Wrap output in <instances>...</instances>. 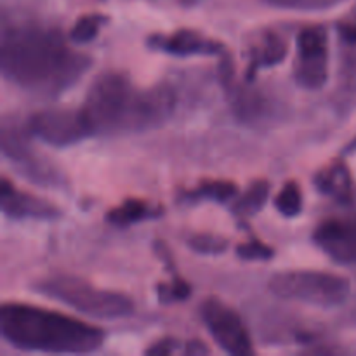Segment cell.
Returning a JSON list of instances; mask_svg holds the SVG:
<instances>
[{
    "mask_svg": "<svg viewBox=\"0 0 356 356\" xmlns=\"http://www.w3.org/2000/svg\"><path fill=\"white\" fill-rule=\"evenodd\" d=\"M209 346L200 339H190L188 343H184L183 346V353L188 356H198V355H207L209 353Z\"/></svg>",
    "mask_w": 356,
    "mask_h": 356,
    "instance_id": "cell-26",
    "label": "cell"
},
{
    "mask_svg": "<svg viewBox=\"0 0 356 356\" xmlns=\"http://www.w3.org/2000/svg\"><path fill=\"white\" fill-rule=\"evenodd\" d=\"M0 336L21 351L83 355L97 351L106 332L89 322L23 302L0 306Z\"/></svg>",
    "mask_w": 356,
    "mask_h": 356,
    "instance_id": "cell-3",
    "label": "cell"
},
{
    "mask_svg": "<svg viewBox=\"0 0 356 356\" xmlns=\"http://www.w3.org/2000/svg\"><path fill=\"white\" fill-rule=\"evenodd\" d=\"M149 49L177 58L190 56H225V45L216 38L205 37L204 33L190 28H181L172 33L149 35L146 40Z\"/></svg>",
    "mask_w": 356,
    "mask_h": 356,
    "instance_id": "cell-11",
    "label": "cell"
},
{
    "mask_svg": "<svg viewBox=\"0 0 356 356\" xmlns=\"http://www.w3.org/2000/svg\"><path fill=\"white\" fill-rule=\"evenodd\" d=\"M108 21L110 19H108V16H104V14H83V16H80L79 19L73 23V26L70 28V40L75 45H83L96 40L97 35L101 33V30L108 24Z\"/></svg>",
    "mask_w": 356,
    "mask_h": 356,
    "instance_id": "cell-19",
    "label": "cell"
},
{
    "mask_svg": "<svg viewBox=\"0 0 356 356\" xmlns=\"http://www.w3.org/2000/svg\"><path fill=\"white\" fill-rule=\"evenodd\" d=\"M268 291L275 298L332 309L346 302L351 285L346 277L330 271L287 270L271 275L268 280Z\"/></svg>",
    "mask_w": 356,
    "mask_h": 356,
    "instance_id": "cell-5",
    "label": "cell"
},
{
    "mask_svg": "<svg viewBox=\"0 0 356 356\" xmlns=\"http://www.w3.org/2000/svg\"><path fill=\"white\" fill-rule=\"evenodd\" d=\"M31 132L26 125L17 122L3 120L0 131V148L2 155L16 167L17 172L37 186L44 188H65L66 177L54 163L44 155H38L31 145Z\"/></svg>",
    "mask_w": 356,
    "mask_h": 356,
    "instance_id": "cell-6",
    "label": "cell"
},
{
    "mask_svg": "<svg viewBox=\"0 0 356 356\" xmlns=\"http://www.w3.org/2000/svg\"><path fill=\"white\" fill-rule=\"evenodd\" d=\"M26 125L33 138L54 148H68L96 136L82 108H47L35 111Z\"/></svg>",
    "mask_w": 356,
    "mask_h": 356,
    "instance_id": "cell-7",
    "label": "cell"
},
{
    "mask_svg": "<svg viewBox=\"0 0 356 356\" xmlns=\"http://www.w3.org/2000/svg\"><path fill=\"white\" fill-rule=\"evenodd\" d=\"M339 35L343 40H346L348 44H356V24L353 23H341L337 26Z\"/></svg>",
    "mask_w": 356,
    "mask_h": 356,
    "instance_id": "cell-27",
    "label": "cell"
},
{
    "mask_svg": "<svg viewBox=\"0 0 356 356\" xmlns=\"http://www.w3.org/2000/svg\"><path fill=\"white\" fill-rule=\"evenodd\" d=\"M177 106L170 83L138 89L127 75L101 73L87 89L82 110L94 134L145 132L165 124Z\"/></svg>",
    "mask_w": 356,
    "mask_h": 356,
    "instance_id": "cell-2",
    "label": "cell"
},
{
    "mask_svg": "<svg viewBox=\"0 0 356 356\" xmlns=\"http://www.w3.org/2000/svg\"><path fill=\"white\" fill-rule=\"evenodd\" d=\"M289 54V44L278 31L266 30L261 40L250 51V63L247 70V82L256 76V73L263 68H273L280 65Z\"/></svg>",
    "mask_w": 356,
    "mask_h": 356,
    "instance_id": "cell-15",
    "label": "cell"
},
{
    "mask_svg": "<svg viewBox=\"0 0 356 356\" xmlns=\"http://www.w3.org/2000/svg\"><path fill=\"white\" fill-rule=\"evenodd\" d=\"M235 252L243 261H270L275 256L273 247L257 238H250L247 242L238 243Z\"/></svg>",
    "mask_w": 356,
    "mask_h": 356,
    "instance_id": "cell-23",
    "label": "cell"
},
{
    "mask_svg": "<svg viewBox=\"0 0 356 356\" xmlns=\"http://www.w3.org/2000/svg\"><path fill=\"white\" fill-rule=\"evenodd\" d=\"M313 240L336 263L356 264V216L320 222Z\"/></svg>",
    "mask_w": 356,
    "mask_h": 356,
    "instance_id": "cell-12",
    "label": "cell"
},
{
    "mask_svg": "<svg viewBox=\"0 0 356 356\" xmlns=\"http://www.w3.org/2000/svg\"><path fill=\"white\" fill-rule=\"evenodd\" d=\"M219 80L225 87L226 96H228L229 108L236 120L245 122V124H256L261 122L270 111V104L261 90L254 89L249 83H238L235 80V66L232 58L225 56L219 66Z\"/></svg>",
    "mask_w": 356,
    "mask_h": 356,
    "instance_id": "cell-10",
    "label": "cell"
},
{
    "mask_svg": "<svg viewBox=\"0 0 356 356\" xmlns=\"http://www.w3.org/2000/svg\"><path fill=\"white\" fill-rule=\"evenodd\" d=\"M275 209L284 218H298L305 209V197L298 181H287L275 198Z\"/></svg>",
    "mask_w": 356,
    "mask_h": 356,
    "instance_id": "cell-20",
    "label": "cell"
},
{
    "mask_svg": "<svg viewBox=\"0 0 356 356\" xmlns=\"http://www.w3.org/2000/svg\"><path fill=\"white\" fill-rule=\"evenodd\" d=\"M35 292L70 306L80 315L97 320H118L134 313V301L124 292L106 291L75 275L54 273L31 285Z\"/></svg>",
    "mask_w": 356,
    "mask_h": 356,
    "instance_id": "cell-4",
    "label": "cell"
},
{
    "mask_svg": "<svg viewBox=\"0 0 356 356\" xmlns=\"http://www.w3.org/2000/svg\"><path fill=\"white\" fill-rule=\"evenodd\" d=\"M162 214L163 209L160 205H152L149 202L139 200V198H129V200L122 202L118 207L108 211L104 219L108 225L115 226V228H129L138 222L160 218Z\"/></svg>",
    "mask_w": 356,
    "mask_h": 356,
    "instance_id": "cell-16",
    "label": "cell"
},
{
    "mask_svg": "<svg viewBox=\"0 0 356 356\" xmlns=\"http://www.w3.org/2000/svg\"><path fill=\"white\" fill-rule=\"evenodd\" d=\"M298 58L294 80L301 89L320 90L329 82V31L323 24H308L296 37Z\"/></svg>",
    "mask_w": 356,
    "mask_h": 356,
    "instance_id": "cell-8",
    "label": "cell"
},
{
    "mask_svg": "<svg viewBox=\"0 0 356 356\" xmlns=\"http://www.w3.org/2000/svg\"><path fill=\"white\" fill-rule=\"evenodd\" d=\"M270 190L271 184L266 179L252 181L243 193L236 195L232 204V212L236 218H254L266 205L268 198H270Z\"/></svg>",
    "mask_w": 356,
    "mask_h": 356,
    "instance_id": "cell-17",
    "label": "cell"
},
{
    "mask_svg": "<svg viewBox=\"0 0 356 356\" xmlns=\"http://www.w3.org/2000/svg\"><path fill=\"white\" fill-rule=\"evenodd\" d=\"M193 294L191 285L184 280L183 277L174 275L172 280L167 284L156 285V298L162 305H174V302H183L186 301L190 296Z\"/></svg>",
    "mask_w": 356,
    "mask_h": 356,
    "instance_id": "cell-22",
    "label": "cell"
},
{
    "mask_svg": "<svg viewBox=\"0 0 356 356\" xmlns=\"http://www.w3.org/2000/svg\"><path fill=\"white\" fill-rule=\"evenodd\" d=\"M355 152H356V138H353L350 143H348L343 153H344V155H351V153H355Z\"/></svg>",
    "mask_w": 356,
    "mask_h": 356,
    "instance_id": "cell-28",
    "label": "cell"
},
{
    "mask_svg": "<svg viewBox=\"0 0 356 356\" xmlns=\"http://www.w3.org/2000/svg\"><path fill=\"white\" fill-rule=\"evenodd\" d=\"M186 247L200 256H221L229 249V240L216 233H193L186 238Z\"/></svg>",
    "mask_w": 356,
    "mask_h": 356,
    "instance_id": "cell-21",
    "label": "cell"
},
{
    "mask_svg": "<svg viewBox=\"0 0 356 356\" xmlns=\"http://www.w3.org/2000/svg\"><path fill=\"white\" fill-rule=\"evenodd\" d=\"M268 3L277 7H285V9H299V10H312V9H325V7L336 6L343 0H266Z\"/></svg>",
    "mask_w": 356,
    "mask_h": 356,
    "instance_id": "cell-24",
    "label": "cell"
},
{
    "mask_svg": "<svg viewBox=\"0 0 356 356\" xmlns=\"http://www.w3.org/2000/svg\"><path fill=\"white\" fill-rule=\"evenodd\" d=\"M200 318L207 327L212 341L222 351L235 356L256 353L252 337L242 316L218 298H207L200 305Z\"/></svg>",
    "mask_w": 356,
    "mask_h": 356,
    "instance_id": "cell-9",
    "label": "cell"
},
{
    "mask_svg": "<svg viewBox=\"0 0 356 356\" xmlns=\"http://www.w3.org/2000/svg\"><path fill=\"white\" fill-rule=\"evenodd\" d=\"M181 348L179 339L176 337H163V339H159L156 343H153L152 346L146 348L145 355H153V356H169L176 353Z\"/></svg>",
    "mask_w": 356,
    "mask_h": 356,
    "instance_id": "cell-25",
    "label": "cell"
},
{
    "mask_svg": "<svg viewBox=\"0 0 356 356\" xmlns=\"http://www.w3.org/2000/svg\"><path fill=\"white\" fill-rule=\"evenodd\" d=\"M238 195V186L229 179H205L198 186L184 191L181 198L186 202L211 200L218 204H228Z\"/></svg>",
    "mask_w": 356,
    "mask_h": 356,
    "instance_id": "cell-18",
    "label": "cell"
},
{
    "mask_svg": "<svg viewBox=\"0 0 356 356\" xmlns=\"http://www.w3.org/2000/svg\"><path fill=\"white\" fill-rule=\"evenodd\" d=\"M316 190L339 202H350L355 197V183L351 170L343 160H336L323 167L313 177Z\"/></svg>",
    "mask_w": 356,
    "mask_h": 356,
    "instance_id": "cell-14",
    "label": "cell"
},
{
    "mask_svg": "<svg viewBox=\"0 0 356 356\" xmlns=\"http://www.w3.org/2000/svg\"><path fill=\"white\" fill-rule=\"evenodd\" d=\"M70 42L59 28L47 24L6 23L0 35L2 76L26 92L59 96L92 66V58L75 51Z\"/></svg>",
    "mask_w": 356,
    "mask_h": 356,
    "instance_id": "cell-1",
    "label": "cell"
},
{
    "mask_svg": "<svg viewBox=\"0 0 356 356\" xmlns=\"http://www.w3.org/2000/svg\"><path fill=\"white\" fill-rule=\"evenodd\" d=\"M0 211L10 219H56L61 211L52 202L14 188L9 177L0 179Z\"/></svg>",
    "mask_w": 356,
    "mask_h": 356,
    "instance_id": "cell-13",
    "label": "cell"
}]
</instances>
